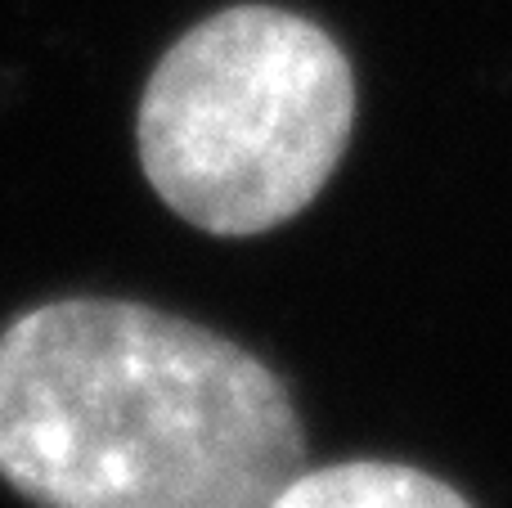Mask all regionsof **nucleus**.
I'll return each instance as SVG.
<instances>
[{
    "label": "nucleus",
    "instance_id": "obj_3",
    "mask_svg": "<svg viewBox=\"0 0 512 508\" xmlns=\"http://www.w3.org/2000/svg\"><path fill=\"white\" fill-rule=\"evenodd\" d=\"M274 508H472L459 491L409 464L355 459L297 473Z\"/></svg>",
    "mask_w": 512,
    "mask_h": 508
},
{
    "label": "nucleus",
    "instance_id": "obj_2",
    "mask_svg": "<svg viewBox=\"0 0 512 508\" xmlns=\"http://www.w3.org/2000/svg\"><path fill=\"white\" fill-rule=\"evenodd\" d=\"M351 122L355 77L324 27L279 5H230L158 59L135 140L171 212L243 239L324 189Z\"/></svg>",
    "mask_w": 512,
    "mask_h": 508
},
{
    "label": "nucleus",
    "instance_id": "obj_1",
    "mask_svg": "<svg viewBox=\"0 0 512 508\" xmlns=\"http://www.w3.org/2000/svg\"><path fill=\"white\" fill-rule=\"evenodd\" d=\"M301 455L283 378L203 324L63 297L0 329V477L36 508H274Z\"/></svg>",
    "mask_w": 512,
    "mask_h": 508
}]
</instances>
